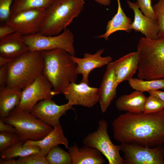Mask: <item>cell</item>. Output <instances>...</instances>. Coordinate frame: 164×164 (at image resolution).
I'll use <instances>...</instances> for the list:
<instances>
[{"instance_id":"ab89813d","label":"cell","mask_w":164,"mask_h":164,"mask_svg":"<svg viewBox=\"0 0 164 164\" xmlns=\"http://www.w3.org/2000/svg\"><path fill=\"white\" fill-rule=\"evenodd\" d=\"M98 4L105 6L110 5L111 0H94Z\"/></svg>"},{"instance_id":"ac0fdd59","label":"cell","mask_w":164,"mask_h":164,"mask_svg":"<svg viewBox=\"0 0 164 164\" xmlns=\"http://www.w3.org/2000/svg\"><path fill=\"white\" fill-rule=\"evenodd\" d=\"M116 84L132 78L138 70V57L137 52L128 53L113 62Z\"/></svg>"},{"instance_id":"d4e9b609","label":"cell","mask_w":164,"mask_h":164,"mask_svg":"<svg viewBox=\"0 0 164 164\" xmlns=\"http://www.w3.org/2000/svg\"><path fill=\"white\" fill-rule=\"evenodd\" d=\"M55 0H14L11 8V15L29 9H43L46 10Z\"/></svg>"},{"instance_id":"ffe728a7","label":"cell","mask_w":164,"mask_h":164,"mask_svg":"<svg viewBox=\"0 0 164 164\" xmlns=\"http://www.w3.org/2000/svg\"><path fill=\"white\" fill-rule=\"evenodd\" d=\"M24 144L38 146L40 153L45 157L53 148L59 144L63 145L66 149L69 148L67 139L63 134L61 125L54 127L43 139L38 141L27 140Z\"/></svg>"},{"instance_id":"7a4b0ae2","label":"cell","mask_w":164,"mask_h":164,"mask_svg":"<svg viewBox=\"0 0 164 164\" xmlns=\"http://www.w3.org/2000/svg\"><path fill=\"white\" fill-rule=\"evenodd\" d=\"M44 65L42 74L52 84L56 94L71 83H76L78 74L77 65L71 55L61 49L41 52Z\"/></svg>"},{"instance_id":"f35d334b","label":"cell","mask_w":164,"mask_h":164,"mask_svg":"<svg viewBox=\"0 0 164 164\" xmlns=\"http://www.w3.org/2000/svg\"><path fill=\"white\" fill-rule=\"evenodd\" d=\"M0 164H17L16 160L14 158L7 159H3L0 158Z\"/></svg>"},{"instance_id":"5bb4252c","label":"cell","mask_w":164,"mask_h":164,"mask_svg":"<svg viewBox=\"0 0 164 164\" xmlns=\"http://www.w3.org/2000/svg\"><path fill=\"white\" fill-rule=\"evenodd\" d=\"M104 51V49H100L94 54L86 53L84 54L82 58L71 56L72 60L77 65V74L82 76L81 82L89 84L88 77L91 71L95 68L107 65L111 62L112 59L110 56H101Z\"/></svg>"},{"instance_id":"8fae6325","label":"cell","mask_w":164,"mask_h":164,"mask_svg":"<svg viewBox=\"0 0 164 164\" xmlns=\"http://www.w3.org/2000/svg\"><path fill=\"white\" fill-rule=\"evenodd\" d=\"M45 9H37L20 12L10 15L5 23L23 36L39 32Z\"/></svg>"},{"instance_id":"52a82bcc","label":"cell","mask_w":164,"mask_h":164,"mask_svg":"<svg viewBox=\"0 0 164 164\" xmlns=\"http://www.w3.org/2000/svg\"><path fill=\"white\" fill-rule=\"evenodd\" d=\"M108 129L106 121L100 120L97 130L88 134L83 139V144L99 151L107 159L109 164H125L124 159L120 154V145L112 142Z\"/></svg>"},{"instance_id":"44dd1931","label":"cell","mask_w":164,"mask_h":164,"mask_svg":"<svg viewBox=\"0 0 164 164\" xmlns=\"http://www.w3.org/2000/svg\"><path fill=\"white\" fill-rule=\"evenodd\" d=\"M146 98L143 92L135 91L130 94L119 97L115 101V107L120 111L134 113H142L144 112Z\"/></svg>"},{"instance_id":"f1b7e54d","label":"cell","mask_w":164,"mask_h":164,"mask_svg":"<svg viewBox=\"0 0 164 164\" xmlns=\"http://www.w3.org/2000/svg\"><path fill=\"white\" fill-rule=\"evenodd\" d=\"M153 8L158 24V37H164V0H159Z\"/></svg>"},{"instance_id":"484cf974","label":"cell","mask_w":164,"mask_h":164,"mask_svg":"<svg viewBox=\"0 0 164 164\" xmlns=\"http://www.w3.org/2000/svg\"><path fill=\"white\" fill-rule=\"evenodd\" d=\"M128 82L132 89L143 93L164 89V79L146 80L132 77Z\"/></svg>"},{"instance_id":"7c38bea8","label":"cell","mask_w":164,"mask_h":164,"mask_svg":"<svg viewBox=\"0 0 164 164\" xmlns=\"http://www.w3.org/2000/svg\"><path fill=\"white\" fill-rule=\"evenodd\" d=\"M99 88L91 87L86 83L72 82L63 91L65 98L71 105L90 108L98 102Z\"/></svg>"},{"instance_id":"2e32d148","label":"cell","mask_w":164,"mask_h":164,"mask_svg":"<svg viewBox=\"0 0 164 164\" xmlns=\"http://www.w3.org/2000/svg\"><path fill=\"white\" fill-rule=\"evenodd\" d=\"M127 3L134 14V20L131 24L132 29L141 32L146 38L152 39L158 38L157 20L143 14L140 10L136 2H133L127 0Z\"/></svg>"},{"instance_id":"d6986e66","label":"cell","mask_w":164,"mask_h":164,"mask_svg":"<svg viewBox=\"0 0 164 164\" xmlns=\"http://www.w3.org/2000/svg\"><path fill=\"white\" fill-rule=\"evenodd\" d=\"M72 164H103L105 163L102 154L97 149L84 145L79 147L75 143L68 149Z\"/></svg>"},{"instance_id":"1f68e13d","label":"cell","mask_w":164,"mask_h":164,"mask_svg":"<svg viewBox=\"0 0 164 164\" xmlns=\"http://www.w3.org/2000/svg\"><path fill=\"white\" fill-rule=\"evenodd\" d=\"M14 0H0V22L5 23L9 18Z\"/></svg>"},{"instance_id":"277c9868","label":"cell","mask_w":164,"mask_h":164,"mask_svg":"<svg viewBox=\"0 0 164 164\" xmlns=\"http://www.w3.org/2000/svg\"><path fill=\"white\" fill-rule=\"evenodd\" d=\"M84 0H56L45 10L39 33L46 36L60 34L82 10Z\"/></svg>"},{"instance_id":"ba28073f","label":"cell","mask_w":164,"mask_h":164,"mask_svg":"<svg viewBox=\"0 0 164 164\" xmlns=\"http://www.w3.org/2000/svg\"><path fill=\"white\" fill-rule=\"evenodd\" d=\"M23 36L30 51L41 52L61 49L72 56L75 55L74 36L69 29H66L56 35L46 36L39 32Z\"/></svg>"},{"instance_id":"7402d4cb","label":"cell","mask_w":164,"mask_h":164,"mask_svg":"<svg viewBox=\"0 0 164 164\" xmlns=\"http://www.w3.org/2000/svg\"><path fill=\"white\" fill-rule=\"evenodd\" d=\"M118 8L116 13L108 22L105 32L96 38H104L108 40L111 35L119 31H125L128 33L131 31V19L125 15L121 7L120 0H117Z\"/></svg>"},{"instance_id":"83f0119b","label":"cell","mask_w":164,"mask_h":164,"mask_svg":"<svg viewBox=\"0 0 164 164\" xmlns=\"http://www.w3.org/2000/svg\"><path fill=\"white\" fill-rule=\"evenodd\" d=\"M164 109V102L158 97L152 94L147 97L143 112L152 113Z\"/></svg>"},{"instance_id":"8992f818","label":"cell","mask_w":164,"mask_h":164,"mask_svg":"<svg viewBox=\"0 0 164 164\" xmlns=\"http://www.w3.org/2000/svg\"><path fill=\"white\" fill-rule=\"evenodd\" d=\"M4 122L14 127L21 140L38 141L44 138L53 128L36 118L30 112L21 110L17 107L2 119Z\"/></svg>"},{"instance_id":"d6a6232c","label":"cell","mask_w":164,"mask_h":164,"mask_svg":"<svg viewBox=\"0 0 164 164\" xmlns=\"http://www.w3.org/2000/svg\"><path fill=\"white\" fill-rule=\"evenodd\" d=\"M136 2L142 13L145 15L157 20L152 5V0H136Z\"/></svg>"},{"instance_id":"f546056e","label":"cell","mask_w":164,"mask_h":164,"mask_svg":"<svg viewBox=\"0 0 164 164\" xmlns=\"http://www.w3.org/2000/svg\"><path fill=\"white\" fill-rule=\"evenodd\" d=\"M22 141L16 133L0 132V152L5 150Z\"/></svg>"},{"instance_id":"30bf717a","label":"cell","mask_w":164,"mask_h":164,"mask_svg":"<svg viewBox=\"0 0 164 164\" xmlns=\"http://www.w3.org/2000/svg\"><path fill=\"white\" fill-rule=\"evenodd\" d=\"M56 95L52 84L41 74L22 89L21 100L17 107L20 110L30 112L39 101L51 99Z\"/></svg>"},{"instance_id":"836d02e7","label":"cell","mask_w":164,"mask_h":164,"mask_svg":"<svg viewBox=\"0 0 164 164\" xmlns=\"http://www.w3.org/2000/svg\"><path fill=\"white\" fill-rule=\"evenodd\" d=\"M15 32L14 28L6 23H0V38Z\"/></svg>"},{"instance_id":"e0dca14e","label":"cell","mask_w":164,"mask_h":164,"mask_svg":"<svg viewBox=\"0 0 164 164\" xmlns=\"http://www.w3.org/2000/svg\"><path fill=\"white\" fill-rule=\"evenodd\" d=\"M29 51L23 36L17 32L0 38V56L15 59Z\"/></svg>"},{"instance_id":"e575fe53","label":"cell","mask_w":164,"mask_h":164,"mask_svg":"<svg viewBox=\"0 0 164 164\" xmlns=\"http://www.w3.org/2000/svg\"><path fill=\"white\" fill-rule=\"evenodd\" d=\"M8 77V64L0 67V88L6 85Z\"/></svg>"},{"instance_id":"cb8c5ba5","label":"cell","mask_w":164,"mask_h":164,"mask_svg":"<svg viewBox=\"0 0 164 164\" xmlns=\"http://www.w3.org/2000/svg\"><path fill=\"white\" fill-rule=\"evenodd\" d=\"M23 141H21L9 148L0 151L1 158L3 159H7L19 158L39 152V148L38 146L25 145L23 144Z\"/></svg>"},{"instance_id":"d590c367","label":"cell","mask_w":164,"mask_h":164,"mask_svg":"<svg viewBox=\"0 0 164 164\" xmlns=\"http://www.w3.org/2000/svg\"><path fill=\"white\" fill-rule=\"evenodd\" d=\"M0 132L17 133V131L14 127L11 125L4 122L3 120L1 118L0 119Z\"/></svg>"},{"instance_id":"9c48e42d","label":"cell","mask_w":164,"mask_h":164,"mask_svg":"<svg viewBox=\"0 0 164 164\" xmlns=\"http://www.w3.org/2000/svg\"><path fill=\"white\" fill-rule=\"evenodd\" d=\"M125 164H164V146L151 147L134 143H121Z\"/></svg>"},{"instance_id":"4fadbf2b","label":"cell","mask_w":164,"mask_h":164,"mask_svg":"<svg viewBox=\"0 0 164 164\" xmlns=\"http://www.w3.org/2000/svg\"><path fill=\"white\" fill-rule=\"evenodd\" d=\"M72 109H73V106L68 102L60 105L51 99H47L37 103L30 112L36 118L54 128L61 125L59 121L60 117Z\"/></svg>"},{"instance_id":"8d00e7d4","label":"cell","mask_w":164,"mask_h":164,"mask_svg":"<svg viewBox=\"0 0 164 164\" xmlns=\"http://www.w3.org/2000/svg\"><path fill=\"white\" fill-rule=\"evenodd\" d=\"M149 94L155 95L164 102V91L159 90H155L148 92Z\"/></svg>"},{"instance_id":"4316f807","label":"cell","mask_w":164,"mask_h":164,"mask_svg":"<svg viewBox=\"0 0 164 164\" xmlns=\"http://www.w3.org/2000/svg\"><path fill=\"white\" fill-rule=\"evenodd\" d=\"M45 157L49 164H72L71 158L69 152L65 151L58 145L53 148Z\"/></svg>"},{"instance_id":"9a60e30c","label":"cell","mask_w":164,"mask_h":164,"mask_svg":"<svg viewBox=\"0 0 164 164\" xmlns=\"http://www.w3.org/2000/svg\"><path fill=\"white\" fill-rule=\"evenodd\" d=\"M117 87L113 62H111L107 65L98 89V102L102 113L105 112L116 97Z\"/></svg>"},{"instance_id":"6da1fadb","label":"cell","mask_w":164,"mask_h":164,"mask_svg":"<svg viewBox=\"0 0 164 164\" xmlns=\"http://www.w3.org/2000/svg\"><path fill=\"white\" fill-rule=\"evenodd\" d=\"M113 137L121 143L153 147L164 143V109L149 114L126 112L111 122Z\"/></svg>"},{"instance_id":"3957f363","label":"cell","mask_w":164,"mask_h":164,"mask_svg":"<svg viewBox=\"0 0 164 164\" xmlns=\"http://www.w3.org/2000/svg\"><path fill=\"white\" fill-rule=\"evenodd\" d=\"M138 78L164 79V37L152 39L142 37L137 46Z\"/></svg>"},{"instance_id":"5b68a950","label":"cell","mask_w":164,"mask_h":164,"mask_svg":"<svg viewBox=\"0 0 164 164\" xmlns=\"http://www.w3.org/2000/svg\"><path fill=\"white\" fill-rule=\"evenodd\" d=\"M44 65L41 52L29 51L8 64L6 86L22 89L42 74Z\"/></svg>"},{"instance_id":"4dcf8cb0","label":"cell","mask_w":164,"mask_h":164,"mask_svg":"<svg viewBox=\"0 0 164 164\" xmlns=\"http://www.w3.org/2000/svg\"><path fill=\"white\" fill-rule=\"evenodd\" d=\"M16 162L17 164H49L45 157L40 152L19 157L16 160Z\"/></svg>"},{"instance_id":"74e56055","label":"cell","mask_w":164,"mask_h":164,"mask_svg":"<svg viewBox=\"0 0 164 164\" xmlns=\"http://www.w3.org/2000/svg\"><path fill=\"white\" fill-rule=\"evenodd\" d=\"M14 59L0 56V67L8 64L12 61Z\"/></svg>"},{"instance_id":"603a6c76","label":"cell","mask_w":164,"mask_h":164,"mask_svg":"<svg viewBox=\"0 0 164 164\" xmlns=\"http://www.w3.org/2000/svg\"><path fill=\"white\" fill-rule=\"evenodd\" d=\"M22 90L6 86L0 88V117H6L10 111L17 107L20 101Z\"/></svg>"}]
</instances>
